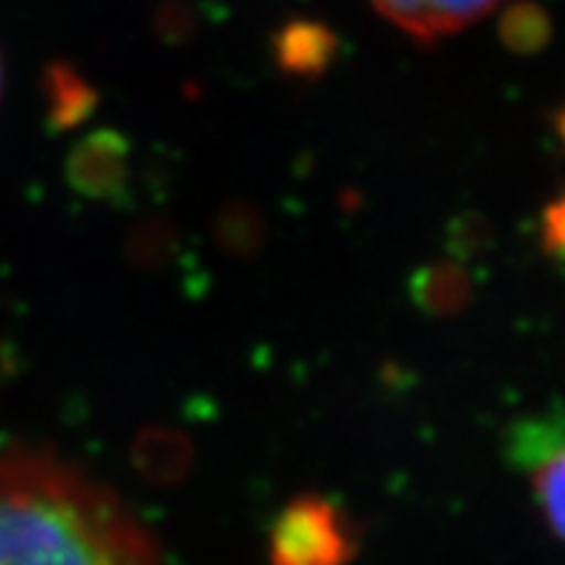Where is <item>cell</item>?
I'll return each mask as SVG.
<instances>
[{
    "instance_id": "5b68a950",
    "label": "cell",
    "mask_w": 565,
    "mask_h": 565,
    "mask_svg": "<svg viewBox=\"0 0 565 565\" xmlns=\"http://www.w3.org/2000/svg\"><path fill=\"white\" fill-rule=\"evenodd\" d=\"M72 184L86 195H113L127 175V147L115 132H98L78 143L70 164Z\"/></svg>"
},
{
    "instance_id": "7a4b0ae2",
    "label": "cell",
    "mask_w": 565,
    "mask_h": 565,
    "mask_svg": "<svg viewBox=\"0 0 565 565\" xmlns=\"http://www.w3.org/2000/svg\"><path fill=\"white\" fill-rule=\"evenodd\" d=\"M356 552L348 514L324 497L287 502L270 531L267 565H348Z\"/></svg>"
},
{
    "instance_id": "30bf717a",
    "label": "cell",
    "mask_w": 565,
    "mask_h": 565,
    "mask_svg": "<svg viewBox=\"0 0 565 565\" xmlns=\"http://www.w3.org/2000/svg\"><path fill=\"white\" fill-rule=\"evenodd\" d=\"M0 95H3V61H0Z\"/></svg>"
},
{
    "instance_id": "9c48e42d",
    "label": "cell",
    "mask_w": 565,
    "mask_h": 565,
    "mask_svg": "<svg viewBox=\"0 0 565 565\" xmlns=\"http://www.w3.org/2000/svg\"><path fill=\"white\" fill-rule=\"evenodd\" d=\"M545 247L552 253L565 256V199L557 201L548 213H545Z\"/></svg>"
},
{
    "instance_id": "277c9868",
    "label": "cell",
    "mask_w": 565,
    "mask_h": 565,
    "mask_svg": "<svg viewBox=\"0 0 565 565\" xmlns=\"http://www.w3.org/2000/svg\"><path fill=\"white\" fill-rule=\"evenodd\" d=\"M373 9L419 43H434L439 38L457 35L488 12H494L502 0H371Z\"/></svg>"
},
{
    "instance_id": "3957f363",
    "label": "cell",
    "mask_w": 565,
    "mask_h": 565,
    "mask_svg": "<svg viewBox=\"0 0 565 565\" xmlns=\"http://www.w3.org/2000/svg\"><path fill=\"white\" fill-rule=\"evenodd\" d=\"M514 457L529 466L545 520L565 543V428L559 419H534L514 434Z\"/></svg>"
},
{
    "instance_id": "ba28073f",
    "label": "cell",
    "mask_w": 565,
    "mask_h": 565,
    "mask_svg": "<svg viewBox=\"0 0 565 565\" xmlns=\"http://www.w3.org/2000/svg\"><path fill=\"white\" fill-rule=\"evenodd\" d=\"M52 86V115H57L64 124L81 121L93 104V93L89 86L70 70H52L50 75Z\"/></svg>"
},
{
    "instance_id": "8992f818",
    "label": "cell",
    "mask_w": 565,
    "mask_h": 565,
    "mask_svg": "<svg viewBox=\"0 0 565 565\" xmlns=\"http://www.w3.org/2000/svg\"><path fill=\"white\" fill-rule=\"evenodd\" d=\"M466 296V285L459 276L457 267L437 265L428 270L416 273L414 279V299L423 305L430 313H448L457 310L459 301Z\"/></svg>"
},
{
    "instance_id": "52a82bcc",
    "label": "cell",
    "mask_w": 565,
    "mask_h": 565,
    "mask_svg": "<svg viewBox=\"0 0 565 565\" xmlns=\"http://www.w3.org/2000/svg\"><path fill=\"white\" fill-rule=\"evenodd\" d=\"M333 50V43H328V32L316 26H296L285 32L281 38V64L285 70L308 75L313 70H322L328 64V52Z\"/></svg>"
},
{
    "instance_id": "6da1fadb",
    "label": "cell",
    "mask_w": 565,
    "mask_h": 565,
    "mask_svg": "<svg viewBox=\"0 0 565 565\" xmlns=\"http://www.w3.org/2000/svg\"><path fill=\"white\" fill-rule=\"evenodd\" d=\"M0 565H161L113 491L52 457L0 451Z\"/></svg>"
}]
</instances>
